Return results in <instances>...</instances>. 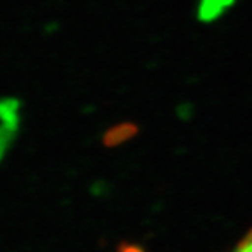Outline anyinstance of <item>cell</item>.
I'll list each match as a JSON object with an SVG mask.
<instances>
[{"label": "cell", "mask_w": 252, "mask_h": 252, "mask_svg": "<svg viewBox=\"0 0 252 252\" xmlns=\"http://www.w3.org/2000/svg\"><path fill=\"white\" fill-rule=\"evenodd\" d=\"M122 252H143V251L140 248H137V246H125L122 249Z\"/></svg>", "instance_id": "3957f363"}, {"label": "cell", "mask_w": 252, "mask_h": 252, "mask_svg": "<svg viewBox=\"0 0 252 252\" xmlns=\"http://www.w3.org/2000/svg\"><path fill=\"white\" fill-rule=\"evenodd\" d=\"M234 252H252V231L239 243V246Z\"/></svg>", "instance_id": "7a4b0ae2"}, {"label": "cell", "mask_w": 252, "mask_h": 252, "mask_svg": "<svg viewBox=\"0 0 252 252\" xmlns=\"http://www.w3.org/2000/svg\"><path fill=\"white\" fill-rule=\"evenodd\" d=\"M236 0H199L197 3V20L202 23H211L229 9Z\"/></svg>", "instance_id": "6da1fadb"}]
</instances>
